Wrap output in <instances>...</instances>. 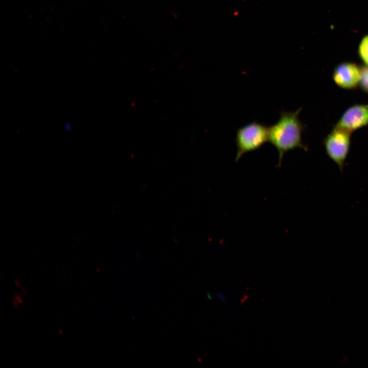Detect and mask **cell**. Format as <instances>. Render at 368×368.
I'll use <instances>...</instances> for the list:
<instances>
[{"label":"cell","instance_id":"obj_1","mask_svg":"<svg viewBox=\"0 0 368 368\" xmlns=\"http://www.w3.org/2000/svg\"><path fill=\"white\" fill-rule=\"evenodd\" d=\"M301 110L302 108L293 112L282 110L278 122L268 127V141L279 153L278 167L286 152L295 148L308 150L302 140L305 126L298 118Z\"/></svg>","mask_w":368,"mask_h":368},{"label":"cell","instance_id":"obj_2","mask_svg":"<svg viewBox=\"0 0 368 368\" xmlns=\"http://www.w3.org/2000/svg\"><path fill=\"white\" fill-rule=\"evenodd\" d=\"M267 141L268 127L263 124L252 122L239 128L236 137V162L245 153L260 149Z\"/></svg>","mask_w":368,"mask_h":368},{"label":"cell","instance_id":"obj_3","mask_svg":"<svg viewBox=\"0 0 368 368\" xmlns=\"http://www.w3.org/2000/svg\"><path fill=\"white\" fill-rule=\"evenodd\" d=\"M352 133L335 125L323 140L327 155L338 166L341 172L350 151Z\"/></svg>","mask_w":368,"mask_h":368},{"label":"cell","instance_id":"obj_4","mask_svg":"<svg viewBox=\"0 0 368 368\" xmlns=\"http://www.w3.org/2000/svg\"><path fill=\"white\" fill-rule=\"evenodd\" d=\"M361 67L356 64L344 62L337 65L332 73L335 84L340 88L354 90L359 86Z\"/></svg>","mask_w":368,"mask_h":368},{"label":"cell","instance_id":"obj_5","mask_svg":"<svg viewBox=\"0 0 368 368\" xmlns=\"http://www.w3.org/2000/svg\"><path fill=\"white\" fill-rule=\"evenodd\" d=\"M351 133L368 125V104H356L348 108L336 124Z\"/></svg>","mask_w":368,"mask_h":368},{"label":"cell","instance_id":"obj_6","mask_svg":"<svg viewBox=\"0 0 368 368\" xmlns=\"http://www.w3.org/2000/svg\"><path fill=\"white\" fill-rule=\"evenodd\" d=\"M358 54L364 65L368 66V35L361 40L359 47Z\"/></svg>","mask_w":368,"mask_h":368},{"label":"cell","instance_id":"obj_7","mask_svg":"<svg viewBox=\"0 0 368 368\" xmlns=\"http://www.w3.org/2000/svg\"><path fill=\"white\" fill-rule=\"evenodd\" d=\"M361 75L359 87L365 93L368 94V66H361Z\"/></svg>","mask_w":368,"mask_h":368},{"label":"cell","instance_id":"obj_8","mask_svg":"<svg viewBox=\"0 0 368 368\" xmlns=\"http://www.w3.org/2000/svg\"><path fill=\"white\" fill-rule=\"evenodd\" d=\"M214 294L217 296H218L220 299H221V301L224 303H226L225 299L224 298V295L223 294H222L220 292H214Z\"/></svg>","mask_w":368,"mask_h":368}]
</instances>
